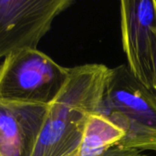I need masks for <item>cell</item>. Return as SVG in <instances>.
<instances>
[{"label": "cell", "mask_w": 156, "mask_h": 156, "mask_svg": "<svg viewBox=\"0 0 156 156\" xmlns=\"http://www.w3.org/2000/svg\"><path fill=\"white\" fill-rule=\"evenodd\" d=\"M111 69L90 63L69 68L47 114L31 156H74L92 113L98 112Z\"/></svg>", "instance_id": "obj_1"}, {"label": "cell", "mask_w": 156, "mask_h": 156, "mask_svg": "<svg viewBox=\"0 0 156 156\" xmlns=\"http://www.w3.org/2000/svg\"><path fill=\"white\" fill-rule=\"evenodd\" d=\"M98 112L124 132L117 148L156 153V94L127 66L111 69Z\"/></svg>", "instance_id": "obj_2"}, {"label": "cell", "mask_w": 156, "mask_h": 156, "mask_svg": "<svg viewBox=\"0 0 156 156\" xmlns=\"http://www.w3.org/2000/svg\"><path fill=\"white\" fill-rule=\"evenodd\" d=\"M69 68L37 48L14 52L0 65V101L48 106L58 95Z\"/></svg>", "instance_id": "obj_3"}, {"label": "cell", "mask_w": 156, "mask_h": 156, "mask_svg": "<svg viewBox=\"0 0 156 156\" xmlns=\"http://www.w3.org/2000/svg\"><path fill=\"white\" fill-rule=\"evenodd\" d=\"M73 4L72 0H0V59L37 48L55 19Z\"/></svg>", "instance_id": "obj_4"}, {"label": "cell", "mask_w": 156, "mask_h": 156, "mask_svg": "<svg viewBox=\"0 0 156 156\" xmlns=\"http://www.w3.org/2000/svg\"><path fill=\"white\" fill-rule=\"evenodd\" d=\"M123 51L131 73L152 89V56L156 37V1L122 0L120 3Z\"/></svg>", "instance_id": "obj_5"}, {"label": "cell", "mask_w": 156, "mask_h": 156, "mask_svg": "<svg viewBox=\"0 0 156 156\" xmlns=\"http://www.w3.org/2000/svg\"><path fill=\"white\" fill-rule=\"evenodd\" d=\"M48 106L0 101V156H31Z\"/></svg>", "instance_id": "obj_6"}, {"label": "cell", "mask_w": 156, "mask_h": 156, "mask_svg": "<svg viewBox=\"0 0 156 156\" xmlns=\"http://www.w3.org/2000/svg\"><path fill=\"white\" fill-rule=\"evenodd\" d=\"M124 136V132L108 118L99 112L92 113L74 156L103 155L116 147Z\"/></svg>", "instance_id": "obj_7"}, {"label": "cell", "mask_w": 156, "mask_h": 156, "mask_svg": "<svg viewBox=\"0 0 156 156\" xmlns=\"http://www.w3.org/2000/svg\"><path fill=\"white\" fill-rule=\"evenodd\" d=\"M101 156H146L142 154L141 152L135 150H122L117 147H114L108 152H106Z\"/></svg>", "instance_id": "obj_8"}, {"label": "cell", "mask_w": 156, "mask_h": 156, "mask_svg": "<svg viewBox=\"0 0 156 156\" xmlns=\"http://www.w3.org/2000/svg\"><path fill=\"white\" fill-rule=\"evenodd\" d=\"M152 88L156 90V37L153 48L152 56Z\"/></svg>", "instance_id": "obj_9"}]
</instances>
